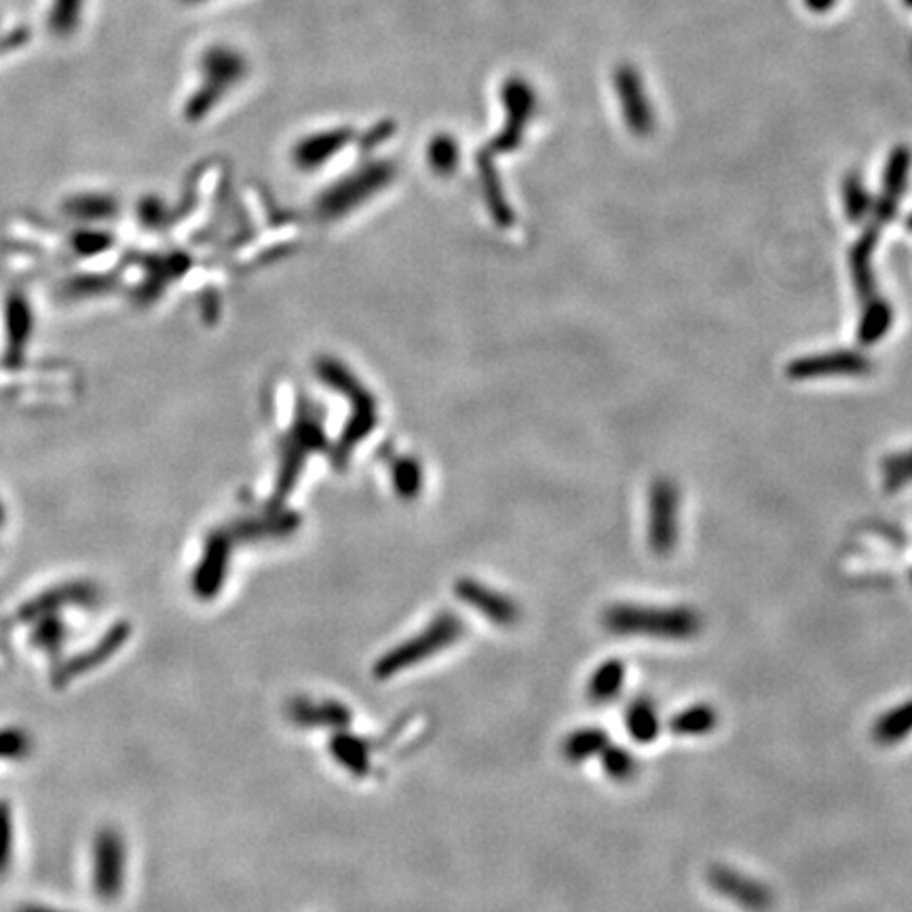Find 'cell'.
Returning <instances> with one entry per match:
<instances>
[{"label":"cell","instance_id":"6da1fadb","mask_svg":"<svg viewBox=\"0 0 912 912\" xmlns=\"http://www.w3.org/2000/svg\"><path fill=\"white\" fill-rule=\"evenodd\" d=\"M602 625L607 632L615 636L691 640L701 634L703 620L691 607H651L620 602L602 613Z\"/></svg>","mask_w":912,"mask_h":912},{"label":"cell","instance_id":"7a4b0ae2","mask_svg":"<svg viewBox=\"0 0 912 912\" xmlns=\"http://www.w3.org/2000/svg\"><path fill=\"white\" fill-rule=\"evenodd\" d=\"M912 152L907 147H898L891 150L887 167H885V180H883V195L880 203L876 208L875 220L869 226L866 235L860 239V243L853 248L851 254V268H853V282L862 298L876 302L875 288H873V273H871V255L875 250L876 239L880 228L889 222V218L898 212L900 197L907 190V183L911 176Z\"/></svg>","mask_w":912,"mask_h":912},{"label":"cell","instance_id":"3957f363","mask_svg":"<svg viewBox=\"0 0 912 912\" xmlns=\"http://www.w3.org/2000/svg\"><path fill=\"white\" fill-rule=\"evenodd\" d=\"M465 636V621L454 613H439L432 623L416 636L403 640L396 649L385 653L372 667L378 680L393 678L403 670H410L441 651L450 649Z\"/></svg>","mask_w":912,"mask_h":912},{"label":"cell","instance_id":"277c9868","mask_svg":"<svg viewBox=\"0 0 912 912\" xmlns=\"http://www.w3.org/2000/svg\"><path fill=\"white\" fill-rule=\"evenodd\" d=\"M127 875V845L121 830L104 826L91 847V887L100 902L112 904L121 898Z\"/></svg>","mask_w":912,"mask_h":912},{"label":"cell","instance_id":"5b68a950","mask_svg":"<svg viewBox=\"0 0 912 912\" xmlns=\"http://www.w3.org/2000/svg\"><path fill=\"white\" fill-rule=\"evenodd\" d=\"M248 71L246 60L226 47L210 49L201 60L203 80L199 91L188 102V116H199L212 109L218 98L235 87Z\"/></svg>","mask_w":912,"mask_h":912},{"label":"cell","instance_id":"8992f818","mask_svg":"<svg viewBox=\"0 0 912 912\" xmlns=\"http://www.w3.org/2000/svg\"><path fill=\"white\" fill-rule=\"evenodd\" d=\"M132 632L134 629H132L129 621H114L104 632V636L98 638V642L93 647H89L87 651L74 653V655L60 661L53 667V672L49 676L51 685L55 689H64L76 678H80V676L98 670L100 665L109 663L110 659L114 658L127 645V640L132 638Z\"/></svg>","mask_w":912,"mask_h":912},{"label":"cell","instance_id":"52a82bcc","mask_svg":"<svg viewBox=\"0 0 912 912\" xmlns=\"http://www.w3.org/2000/svg\"><path fill=\"white\" fill-rule=\"evenodd\" d=\"M615 93L620 100L623 121L629 132L638 138L649 136L655 129V112L651 107L645 80L632 64H621L615 71Z\"/></svg>","mask_w":912,"mask_h":912},{"label":"cell","instance_id":"ba28073f","mask_svg":"<svg viewBox=\"0 0 912 912\" xmlns=\"http://www.w3.org/2000/svg\"><path fill=\"white\" fill-rule=\"evenodd\" d=\"M708 883L719 896H723L725 900H729L735 907L746 909V911L769 912L775 904V898L769 885L729 866H721V864L712 866L708 871Z\"/></svg>","mask_w":912,"mask_h":912},{"label":"cell","instance_id":"9c48e42d","mask_svg":"<svg viewBox=\"0 0 912 912\" xmlns=\"http://www.w3.org/2000/svg\"><path fill=\"white\" fill-rule=\"evenodd\" d=\"M102 600L100 587L91 582H68V584L55 585L51 589H45L28 602L20 607L17 617L26 623L49 615L60 613L64 607H78V609H96Z\"/></svg>","mask_w":912,"mask_h":912},{"label":"cell","instance_id":"30bf717a","mask_svg":"<svg viewBox=\"0 0 912 912\" xmlns=\"http://www.w3.org/2000/svg\"><path fill=\"white\" fill-rule=\"evenodd\" d=\"M678 541V492L661 479L651 490L649 513V544L658 555H667Z\"/></svg>","mask_w":912,"mask_h":912},{"label":"cell","instance_id":"8fae6325","mask_svg":"<svg viewBox=\"0 0 912 912\" xmlns=\"http://www.w3.org/2000/svg\"><path fill=\"white\" fill-rule=\"evenodd\" d=\"M454 594L475 609L479 615H484L486 620L501 625V627H513L517 621L522 620V611L520 604L505 596L499 594L492 587L477 584L474 579H461L459 584L454 585Z\"/></svg>","mask_w":912,"mask_h":912},{"label":"cell","instance_id":"7c38bea8","mask_svg":"<svg viewBox=\"0 0 912 912\" xmlns=\"http://www.w3.org/2000/svg\"><path fill=\"white\" fill-rule=\"evenodd\" d=\"M288 716L293 725L302 729H347L353 721L351 710L340 701H311L304 697H296L290 701Z\"/></svg>","mask_w":912,"mask_h":912},{"label":"cell","instance_id":"4fadbf2b","mask_svg":"<svg viewBox=\"0 0 912 912\" xmlns=\"http://www.w3.org/2000/svg\"><path fill=\"white\" fill-rule=\"evenodd\" d=\"M228 555L230 549L224 537L216 535L208 541L205 553L192 575V591L199 600H214L218 596L222 585L226 582Z\"/></svg>","mask_w":912,"mask_h":912},{"label":"cell","instance_id":"5bb4252c","mask_svg":"<svg viewBox=\"0 0 912 912\" xmlns=\"http://www.w3.org/2000/svg\"><path fill=\"white\" fill-rule=\"evenodd\" d=\"M873 364L858 353H833L820 358H804L788 367L792 378H815V376H833V374H866Z\"/></svg>","mask_w":912,"mask_h":912},{"label":"cell","instance_id":"9a60e30c","mask_svg":"<svg viewBox=\"0 0 912 912\" xmlns=\"http://www.w3.org/2000/svg\"><path fill=\"white\" fill-rule=\"evenodd\" d=\"M329 754L338 765L345 766L355 777H365L372 769L370 746L360 735H353L347 729L336 730L329 737Z\"/></svg>","mask_w":912,"mask_h":912},{"label":"cell","instance_id":"2e32d148","mask_svg":"<svg viewBox=\"0 0 912 912\" xmlns=\"http://www.w3.org/2000/svg\"><path fill=\"white\" fill-rule=\"evenodd\" d=\"M625 678H627V665L617 658L607 659L589 676L587 687H585V695H587L589 701H594L598 705L611 703L623 691Z\"/></svg>","mask_w":912,"mask_h":912},{"label":"cell","instance_id":"e0dca14e","mask_svg":"<svg viewBox=\"0 0 912 912\" xmlns=\"http://www.w3.org/2000/svg\"><path fill=\"white\" fill-rule=\"evenodd\" d=\"M625 729L642 746L653 744L661 733L658 705L649 697H636L625 710Z\"/></svg>","mask_w":912,"mask_h":912},{"label":"cell","instance_id":"ac0fdd59","mask_svg":"<svg viewBox=\"0 0 912 912\" xmlns=\"http://www.w3.org/2000/svg\"><path fill=\"white\" fill-rule=\"evenodd\" d=\"M912 735V699L902 701L887 712H883L871 729V737L876 746H898Z\"/></svg>","mask_w":912,"mask_h":912},{"label":"cell","instance_id":"d6986e66","mask_svg":"<svg viewBox=\"0 0 912 912\" xmlns=\"http://www.w3.org/2000/svg\"><path fill=\"white\" fill-rule=\"evenodd\" d=\"M611 744L609 733L600 727H584L573 730L562 744V757L571 765H582L591 757H600L602 750Z\"/></svg>","mask_w":912,"mask_h":912},{"label":"cell","instance_id":"ffe728a7","mask_svg":"<svg viewBox=\"0 0 912 912\" xmlns=\"http://www.w3.org/2000/svg\"><path fill=\"white\" fill-rule=\"evenodd\" d=\"M719 727V712L710 703H695L670 719V730L680 737H701Z\"/></svg>","mask_w":912,"mask_h":912},{"label":"cell","instance_id":"44dd1931","mask_svg":"<svg viewBox=\"0 0 912 912\" xmlns=\"http://www.w3.org/2000/svg\"><path fill=\"white\" fill-rule=\"evenodd\" d=\"M66 638H68V627L58 613H49L33 621L30 642L40 651H45L47 655L51 658L58 655L64 649Z\"/></svg>","mask_w":912,"mask_h":912},{"label":"cell","instance_id":"7402d4cb","mask_svg":"<svg viewBox=\"0 0 912 912\" xmlns=\"http://www.w3.org/2000/svg\"><path fill=\"white\" fill-rule=\"evenodd\" d=\"M85 0H51L47 13V28L53 37H73L80 24Z\"/></svg>","mask_w":912,"mask_h":912},{"label":"cell","instance_id":"603a6c76","mask_svg":"<svg viewBox=\"0 0 912 912\" xmlns=\"http://www.w3.org/2000/svg\"><path fill=\"white\" fill-rule=\"evenodd\" d=\"M600 759H602L600 765H602V771L607 773V777L613 779V782H617V784H629L640 773L638 759L627 748H620V746L609 744L602 750Z\"/></svg>","mask_w":912,"mask_h":912},{"label":"cell","instance_id":"cb8c5ba5","mask_svg":"<svg viewBox=\"0 0 912 912\" xmlns=\"http://www.w3.org/2000/svg\"><path fill=\"white\" fill-rule=\"evenodd\" d=\"M842 197H845V212H847V216L851 218V222H858V220L864 218L871 212V208H873L871 195L866 192L864 183H862V178L858 174H851V176L845 178V183H842Z\"/></svg>","mask_w":912,"mask_h":912},{"label":"cell","instance_id":"d4e9b609","mask_svg":"<svg viewBox=\"0 0 912 912\" xmlns=\"http://www.w3.org/2000/svg\"><path fill=\"white\" fill-rule=\"evenodd\" d=\"M33 752V737L22 727L0 729V761H22Z\"/></svg>","mask_w":912,"mask_h":912},{"label":"cell","instance_id":"484cf974","mask_svg":"<svg viewBox=\"0 0 912 912\" xmlns=\"http://www.w3.org/2000/svg\"><path fill=\"white\" fill-rule=\"evenodd\" d=\"M13 840H15L13 809L9 801H0V880L9 875L11 864H13Z\"/></svg>","mask_w":912,"mask_h":912},{"label":"cell","instance_id":"4316f807","mask_svg":"<svg viewBox=\"0 0 912 912\" xmlns=\"http://www.w3.org/2000/svg\"><path fill=\"white\" fill-rule=\"evenodd\" d=\"M885 479H887V488H898L902 484L912 482V452L889 459L885 463Z\"/></svg>","mask_w":912,"mask_h":912},{"label":"cell","instance_id":"83f0119b","mask_svg":"<svg viewBox=\"0 0 912 912\" xmlns=\"http://www.w3.org/2000/svg\"><path fill=\"white\" fill-rule=\"evenodd\" d=\"M30 40V30L26 26H17L4 35H0V55L7 51H15Z\"/></svg>","mask_w":912,"mask_h":912},{"label":"cell","instance_id":"f1b7e54d","mask_svg":"<svg viewBox=\"0 0 912 912\" xmlns=\"http://www.w3.org/2000/svg\"><path fill=\"white\" fill-rule=\"evenodd\" d=\"M804 7L813 13H828L837 7L839 0H803Z\"/></svg>","mask_w":912,"mask_h":912},{"label":"cell","instance_id":"f546056e","mask_svg":"<svg viewBox=\"0 0 912 912\" xmlns=\"http://www.w3.org/2000/svg\"><path fill=\"white\" fill-rule=\"evenodd\" d=\"M15 912H76L64 911V909H55V907H47V904H22Z\"/></svg>","mask_w":912,"mask_h":912},{"label":"cell","instance_id":"4dcf8cb0","mask_svg":"<svg viewBox=\"0 0 912 912\" xmlns=\"http://www.w3.org/2000/svg\"><path fill=\"white\" fill-rule=\"evenodd\" d=\"M904 4H907L909 9H912V0H904Z\"/></svg>","mask_w":912,"mask_h":912},{"label":"cell","instance_id":"1f68e13d","mask_svg":"<svg viewBox=\"0 0 912 912\" xmlns=\"http://www.w3.org/2000/svg\"><path fill=\"white\" fill-rule=\"evenodd\" d=\"M184 2H199V0H184Z\"/></svg>","mask_w":912,"mask_h":912}]
</instances>
